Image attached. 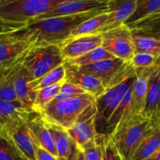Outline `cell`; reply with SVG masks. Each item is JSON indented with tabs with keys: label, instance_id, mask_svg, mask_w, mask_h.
Here are the masks:
<instances>
[{
	"label": "cell",
	"instance_id": "1",
	"mask_svg": "<svg viewBox=\"0 0 160 160\" xmlns=\"http://www.w3.org/2000/svg\"><path fill=\"white\" fill-rule=\"evenodd\" d=\"M109 7L89 12L66 17H53L29 23L19 33L34 46L60 45L68 40L73 31L83 22L102 12H109Z\"/></svg>",
	"mask_w": 160,
	"mask_h": 160
},
{
	"label": "cell",
	"instance_id": "2",
	"mask_svg": "<svg viewBox=\"0 0 160 160\" xmlns=\"http://www.w3.org/2000/svg\"><path fill=\"white\" fill-rule=\"evenodd\" d=\"M137 77V70L131 62H126L109 84L105 93L95 100V127L98 134L104 135L105 128L114 111L131 88Z\"/></svg>",
	"mask_w": 160,
	"mask_h": 160
},
{
	"label": "cell",
	"instance_id": "3",
	"mask_svg": "<svg viewBox=\"0 0 160 160\" xmlns=\"http://www.w3.org/2000/svg\"><path fill=\"white\" fill-rule=\"evenodd\" d=\"M156 123L143 115H134L117 126L110 136L123 160H131L142 139Z\"/></svg>",
	"mask_w": 160,
	"mask_h": 160
},
{
	"label": "cell",
	"instance_id": "4",
	"mask_svg": "<svg viewBox=\"0 0 160 160\" xmlns=\"http://www.w3.org/2000/svg\"><path fill=\"white\" fill-rule=\"evenodd\" d=\"M95 102L89 94L78 95L53 105H48L38 112L48 124L55 125L68 131L88 106Z\"/></svg>",
	"mask_w": 160,
	"mask_h": 160
},
{
	"label": "cell",
	"instance_id": "5",
	"mask_svg": "<svg viewBox=\"0 0 160 160\" xmlns=\"http://www.w3.org/2000/svg\"><path fill=\"white\" fill-rule=\"evenodd\" d=\"M62 0H0V17L9 23L28 26Z\"/></svg>",
	"mask_w": 160,
	"mask_h": 160
},
{
	"label": "cell",
	"instance_id": "6",
	"mask_svg": "<svg viewBox=\"0 0 160 160\" xmlns=\"http://www.w3.org/2000/svg\"><path fill=\"white\" fill-rule=\"evenodd\" d=\"M66 62L59 45L34 46L28 50L23 66L29 73L31 81H35Z\"/></svg>",
	"mask_w": 160,
	"mask_h": 160
},
{
	"label": "cell",
	"instance_id": "7",
	"mask_svg": "<svg viewBox=\"0 0 160 160\" xmlns=\"http://www.w3.org/2000/svg\"><path fill=\"white\" fill-rule=\"evenodd\" d=\"M38 113L33 108L19 101H0V137L9 139L20 124Z\"/></svg>",
	"mask_w": 160,
	"mask_h": 160
},
{
	"label": "cell",
	"instance_id": "8",
	"mask_svg": "<svg viewBox=\"0 0 160 160\" xmlns=\"http://www.w3.org/2000/svg\"><path fill=\"white\" fill-rule=\"evenodd\" d=\"M101 35L102 37V48L115 58L125 62H131L135 51L133 42V32L129 28L123 24Z\"/></svg>",
	"mask_w": 160,
	"mask_h": 160
},
{
	"label": "cell",
	"instance_id": "9",
	"mask_svg": "<svg viewBox=\"0 0 160 160\" xmlns=\"http://www.w3.org/2000/svg\"><path fill=\"white\" fill-rule=\"evenodd\" d=\"M109 2V0H73V1L62 0L52 9L45 13L39 16L31 23L38 20L53 18V17L78 15L84 12H92L108 7Z\"/></svg>",
	"mask_w": 160,
	"mask_h": 160
},
{
	"label": "cell",
	"instance_id": "10",
	"mask_svg": "<svg viewBox=\"0 0 160 160\" xmlns=\"http://www.w3.org/2000/svg\"><path fill=\"white\" fill-rule=\"evenodd\" d=\"M19 31L0 35V67L15 63L33 47Z\"/></svg>",
	"mask_w": 160,
	"mask_h": 160
},
{
	"label": "cell",
	"instance_id": "11",
	"mask_svg": "<svg viewBox=\"0 0 160 160\" xmlns=\"http://www.w3.org/2000/svg\"><path fill=\"white\" fill-rule=\"evenodd\" d=\"M96 112L95 102L82 112L75 124L67 131L79 147H82L98 135L95 127Z\"/></svg>",
	"mask_w": 160,
	"mask_h": 160
},
{
	"label": "cell",
	"instance_id": "12",
	"mask_svg": "<svg viewBox=\"0 0 160 160\" xmlns=\"http://www.w3.org/2000/svg\"><path fill=\"white\" fill-rule=\"evenodd\" d=\"M102 37L101 34H91L69 39L59 45L65 61L78 59L89 52L101 47Z\"/></svg>",
	"mask_w": 160,
	"mask_h": 160
},
{
	"label": "cell",
	"instance_id": "13",
	"mask_svg": "<svg viewBox=\"0 0 160 160\" xmlns=\"http://www.w3.org/2000/svg\"><path fill=\"white\" fill-rule=\"evenodd\" d=\"M66 82L70 83L81 88L86 93L95 98H99L105 93L106 88L95 77L81 71L78 67L66 62Z\"/></svg>",
	"mask_w": 160,
	"mask_h": 160
},
{
	"label": "cell",
	"instance_id": "14",
	"mask_svg": "<svg viewBox=\"0 0 160 160\" xmlns=\"http://www.w3.org/2000/svg\"><path fill=\"white\" fill-rule=\"evenodd\" d=\"M137 0L115 1L109 0V12L105 24L96 34H102L123 26L134 12Z\"/></svg>",
	"mask_w": 160,
	"mask_h": 160
},
{
	"label": "cell",
	"instance_id": "15",
	"mask_svg": "<svg viewBox=\"0 0 160 160\" xmlns=\"http://www.w3.org/2000/svg\"><path fill=\"white\" fill-rule=\"evenodd\" d=\"M125 63L126 62L122 59L113 58L78 68L84 73H89L98 78L105 87L107 88Z\"/></svg>",
	"mask_w": 160,
	"mask_h": 160
},
{
	"label": "cell",
	"instance_id": "16",
	"mask_svg": "<svg viewBox=\"0 0 160 160\" xmlns=\"http://www.w3.org/2000/svg\"><path fill=\"white\" fill-rule=\"evenodd\" d=\"M23 59L17 65L14 73V90L17 95V101L20 102L25 106L33 108L35 100L36 92H34L31 88V83L32 81L28 71L23 66Z\"/></svg>",
	"mask_w": 160,
	"mask_h": 160
},
{
	"label": "cell",
	"instance_id": "17",
	"mask_svg": "<svg viewBox=\"0 0 160 160\" xmlns=\"http://www.w3.org/2000/svg\"><path fill=\"white\" fill-rule=\"evenodd\" d=\"M153 67L137 70V77L132 85V97L131 103V116L142 115L145 106L148 79Z\"/></svg>",
	"mask_w": 160,
	"mask_h": 160
},
{
	"label": "cell",
	"instance_id": "18",
	"mask_svg": "<svg viewBox=\"0 0 160 160\" xmlns=\"http://www.w3.org/2000/svg\"><path fill=\"white\" fill-rule=\"evenodd\" d=\"M28 123L35 141L36 145L58 158L57 150L52 134L49 131L47 123L44 121L40 114L36 113L35 115L33 116Z\"/></svg>",
	"mask_w": 160,
	"mask_h": 160
},
{
	"label": "cell",
	"instance_id": "19",
	"mask_svg": "<svg viewBox=\"0 0 160 160\" xmlns=\"http://www.w3.org/2000/svg\"><path fill=\"white\" fill-rule=\"evenodd\" d=\"M160 109V75L157 65L153 67L148 79L145 106L142 115L155 120Z\"/></svg>",
	"mask_w": 160,
	"mask_h": 160
},
{
	"label": "cell",
	"instance_id": "20",
	"mask_svg": "<svg viewBox=\"0 0 160 160\" xmlns=\"http://www.w3.org/2000/svg\"><path fill=\"white\" fill-rule=\"evenodd\" d=\"M52 134L55 145L57 150L58 160H72L81 147L70 137L67 130L55 125L48 124Z\"/></svg>",
	"mask_w": 160,
	"mask_h": 160
},
{
	"label": "cell",
	"instance_id": "21",
	"mask_svg": "<svg viewBox=\"0 0 160 160\" xmlns=\"http://www.w3.org/2000/svg\"><path fill=\"white\" fill-rule=\"evenodd\" d=\"M28 122L20 124L12 132L9 139L23 157L28 160H36L35 152L37 145L28 127Z\"/></svg>",
	"mask_w": 160,
	"mask_h": 160
},
{
	"label": "cell",
	"instance_id": "22",
	"mask_svg": "<svg viewBox=\"0 0 160 160\" xmlns=\"http://www.w3.org/2000/svg\"><path fill=\"white\" fill-rule=\"evenodd\" d=\"M160 9V0H137L134 12L124 23L132 30L142 22L152 17Z\"/></svg>",
	"mask_w": 160,
	"mask_h": 160
},
{
	"label": "cell",
	"instance_id": "23",
	"mask_svg": "<svg viewBox=\"0 0 160 160\" xmlns=\"http://www.w3.org/2000/svg\"><path fill=\"white\" fill-rule=\"evenodd\" d=\"M160 147V124L156 123L144 137L131 160H145Z\"/></svg>",
	"mask_w": 160,
	"mask_h": 160
},
{
	"label": "cell",
	"instance_id": "24",
	"mask_svg": "<svg viewBox=\"0 0 160 160\" xmlns=\"http://www.w3.org/2000/svg\"><path fill=\"white\" fill-rule=\"evenodd\" d=\"M24 56L15 63L0 68V101H17L14 90L13 77L17 65L23 59Z\"/></svg>",
	"mask_w": 160,
	"mask_h": 160
},
{
	"label": "cell",
	"instance_id": "25",
	"mask_svg": "<svg viewBox=\"0 0 160 160\" xmlns=\"http://www.w3.org/2000/svg\"><path fill=\"white\" fill-rule=\"evenodd\" d=\"M131 97H132V87L128 91V92L126 94V95L123 98L121 102L120 103L118 107L116 109L112 115L111 116L107 124L106 125L104 135H111L120 123L127 120L128 117H131Z\"/></svg>",
	"mask_w": 160,
	"mask_h": 160
},
{
	"label": "cell",
	"instance_id": "26",
	"mask_svg": "<svg viewBox=\"0 0 160 160\" xmlns=\"http://www.w3.org/2000/svg\"><path fill=\"white\" fill-rule=\"evenodd\" d=\"M133 42L135 53H146L157 58L160 56V39L157 38L133 33Z\"/></svg>",
	"mask_w": 160,
	"mask_h": 160
},
{
	"label": "cell",
	"instance_id": "27",
	"mask_svg": "<svg viewBox=\"0 0 160 160\" xmlns=\"http://www.w3.org/2000/svg\"><path fill=\"white\" fill-rule=\"evenodd\" d=\"M109 12H109H102L99 15L95 16V17L86 20V21L83 22L80 26H78L72 32L68 40L69 39L74 38L81 37V36L96 34L98 30L102 28V26L107 20Z\"/></svg>",
	"mask_w": 160,
	"mask_h": 160
},
{
	"label": "cell",
	"instance_id": "28",
	"mask_svg": "<svg viewBox=\"0 0 160 160\" xmlns=\"http://www.w3.org/2000/svg\"><path fill=\"white\" fill-rule=\"evenodd\" d=\"M66 80L60 81L56 84H53V85L48 86V87L43 88L36 91L35 100H34L33 108L38 113L41 110L45 109L50 102L53 101V99L56 98V95L60 92L61 88H62Z\"/></svg>",
	"mask_w": 160,
	"mask_h": 160
},
{
	"label": "cell",
	"instance_id": "29",
	"mask_svg": "<svg viewBox=\"0 0 160 160\" xmlns=\"http://www.w3.org/2000/svg\"><path fill=\"white\" fill-rule=\"evenodd\" d=\"M113 58L115 57L112 54H110L109 52L106 51L104 48L101 46L89 52L87 54L84 55L78 59L67 61V62L76 67H82L91 65V64L96 63V62H101V61L106 60V59H113Z\"/></svg>",
	"mask_w": 160,
	"mask_h": 160
},
{
	"label": "cell",
	"instance_id": "30",
	"mask_svg": "<svg viewBox=\"0 0 160 160\" xmlns=\"http://www.w3.org/2000/svg\"><path fill=\"white\" fill-rule=\"evenodd\" d=\"M66 80V68L65 66L62 65L57 67L55 70H52L50 73L45 75L41 79L38 81H33L31 83V88L34 92L43 88L48 87V86L53 85L60 81H65Z\"/></svg>",
	"mask_w": 160,
	"mask_h": 160
},
{
	"label": "cell",
	"instance_id": "31",
	"mask_svg": "<svg viewBox=\"0 0 160 160\" xmlns=\"http://www.w3.org/2000/svg\"><path fill=\"white\" fill-rule=\"evenodd\" d=\"M103 136L104 135L98 134L93 140L81 147L85 160H102V144Z\"/></svg>",
	"mask_w": 160,
	"mask_h": 160
},
{
	"label": "cell",
	"instance_id": "32",
	"mask_svg": "<svg viewBox=\"0 0 160 160\" xmlns=\"http://www.w3.org/2000/svg\"><path fill=\"white\" fill-rule=\"evenodd\" d=\"M131 31L134 34L152 36L160 39V17L143 21L134 27Z\"/></svg>",
	"mask_w": 160,
	"mask_h": 160
},
{
	"label": "cell",
	"instance_id": "33",
	"mask_svg": "<svg viewBox=\"0 0 160 160\" xmlns=\"http://www.w3.org/2000/svg\"><path fill=\"white\" fill-rule=\"evenodd\" d=\"M0 160H23V156L10 139L0 137Z\"/></svg>",
	"mask_w": 160,
	"mask_h": 160
},
{
	"label": "cell",
	"instance_id": "34",
	"mask_svg": "<svg viewBox=\"0 0 160 160\" xmlns=\"http://www.w3.org/2000/svg\"><path fill=\"white\" fill-rule=\"evenodd\" d=\"M84 94L88 93H86L83 89L74 85V84L65 82L62 88H61L60 92H59V94L56 95V97L53 99V101L48 105L56 104V103L59 102L64 101V100L69 99V98H73V97L78 96V95H84Z\"/></svg>",
	"mask_w": 160,
	"mask_h": 160
},
{
	"label": "cell",
	"instance_id": "35",
	"mask_svg": "<svg viewBox=\"0 0 160 160\" xmlns=\"http://www.w3.org/2000/svg\"><path fill=\"white\" fill-rule=\"evenodd\" d=\"M102 160H123L110 135H104L102 144Z\"/></svg>",
	"mask_w": 160,
	"mask_h": 160
},
{
	"label": "cell",
	"instance_id": "36",
	"mask_svg": "<svg viewBox=\"0 0 160 160\" xmlns=\"http://www.w3.org/2000/svg\"><path fill=\"white\" fill-rule=\"evenodd\" d=\"M158 58L146 53H134L131 63L136 70L149 69L154 67Z\"/></svg>",
	"mask_w": 160,
	"mask_h": 160
},
{
	"label": "cell",
	"instance_id": "37",
	"mask_svg": "<svg viewBox=\"0 0 160 160\" xmlns=\"http://www.w3.org/2000/svg\"><path fill=\"white\" fill-rule=\"evenodd\" d=\"M27 25L25 24L9 23V22H6L5 20H3L0 17V35L16 32V31H19V30L23 29Z\"/></svg>",
	"mask_w": 160,
	"mask_h": 160
},
{
	"label": "cell",
	"instance_id": "38",
	"mask_svg": "<svg viewBox=\"0 0 160 160\" xmlns=\"http://www.w3.org/2000/svg\"><path fill=\"white\" fill-rule=\"evenodd\" d=\"M36 160H58V158L53 156L48 151H46L44 148L38 146L36 147Z\"/></svg>",
	"mask_w": 160,
	"mask_h": 160
},
{
	"label": "cell",
	"instance_id": "39",
	"mask_svg": "<svg viewBox=\"0 0 160 160\" xmlns=\"http://www.w3.org/2000/svg\"><path fill=\"white\" fill-rule=\"evenodd\" d=\"M72 160H85V158H84V153H83L82 150H81V148L78 150L77 153L75 154L74 157L73 158V159Z\"/></svg>",
	"mask_w": 160,
	"mask_h": 160
},
{
	"label": "cell",
	"instance_id": "40",
	"mask_svg": "<svg viewBox=\"0 0 160 160\" xmlns=\"http://www.w3.org/2000/svg\"><path fill=\"white\" fill-rule=\"evenodd\" d=\"M145 160H160V147L149 158Z\"/></svg>",
	"mask_w": 160,
	"mask_h": 160
},
{
	"label": "cell",
	"instance_id": "41",
	"mask_svg": "<svg viewBox=\"0 0 160 160\" xmlns=\"http://www.w3.org/2000/svg\"><path fill=\"white\" fill-rule=\"evenodd\" d=\"M154 121L156 122V123H159V124H160V109H159V112H158L157 115H156V119H155Z\"/></svg>",
	"mask_w": 160,
	"mask_h": 160
},
{
	"label": "cell",
	"instance_id": "42",
	"mask_svg": "<svg viewBox=\"0 0 160 160\" xmlns=\"http://www.w3.org/2000/svg\"><path fill=\"white\" fill-rule=\"evenodd\" d=\"M158 17H160V9H159V11H158L157 12H156V14H154V15H153L152 17H150V18L148 19V20H150V19H156V18H158Z\"/></svg>",
	"mask_w": 160,
	"mask_h": 160
},
{
	"label": "cell",
	"instance_id": "43",
	"mask_svg": "<svg viewBox=\"0 0 160 160\" xmlns=\"http://www.w3.org/2000/svg\"><path fill=\"white\" fill-rule=\"evenodd\" d=\"M156 65H157L158 69H159V75H160V56L158 58L157 62H156Z\"/></svg>",
	"mask_w": 160,
	"mask_h": 160
},
{
	"label": "cell",
	"instance_id": "44",
	"mask_svg": "<svg viewBox=\"0 0 160 160\" xmlns=\"http://www.w3.org/2000/svg\"><path fill=\"white\" fill-rule=\"evenodd\" d=\"M23 160H28V159H26V158L23 157Z\"/></svg>",
	"mask_w": 160,
	"mask_h": 160
},
{
	"label": "cell",
	"instance_id": "45",
	"mask_svg": "<svg viewBox=\"0 0 160 160\" xmlns=\"http://www.w3.org/2000/svg\"><path fill=\"white\" fill-rule=\"evenodd\" d=\"M1 67H0V68H1Z\"/></svg>",
	"mask_w": 160,
	"mask_h": 160
}]
</instances>
